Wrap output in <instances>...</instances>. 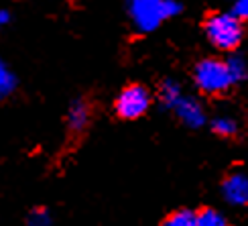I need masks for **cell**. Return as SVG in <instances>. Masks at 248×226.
<instances>
[{"label": "cell", "instance_id": "cell-1", "mask_svg": "<svg viewBox=\"0 0 248 226\" xmlns=\"http://www.w3.org/2000/svg\"><path fill=\"white\" fill-rule=\"evenodd\" d=\"M159 102L163 108L173 112V116L177 118L183 127L198 130L208 125V114L202 102L195 96H187L183 92L181 84L175 80H163L159 84Z\"/></svg>", "mask_w": 248, "mask_h": 226}, {"label": "cell", "instance_id": "cell-2", "mask_svg": "<svg viewBox=\"0 0 248 226\" xmlns=\"http://www.w3.org/2000/svg\"><path fill=\"white\" fill-rule=\"evenodd\" d=\"M181 13V0H126V15L139 33H155Z\"/></svg>", "mask_w": 248, "mask_h": 226}, {"label": "cell", "instance_id": "cell-3", "mask_svg": "<svg viewBox=\"0 0 248 226\" xmlns=\"http://www.w3.org/2000/svg\"><path fill=\"white\" fill-rule=\"evenodd\" d=\"M203 35L214 49L232 53L240 49L244 41V23L230 10L210 13L203 18Z\"/></svg>", "mask_w": 248, "mask_h": 226}, {"label": "cell", "instance_id": "cell-4", "mask_svg": "<svg viewBox=\"0 0 248 226\" xmlns=\"http://www.w3.org/2000/svg\"><path fill=\"white\" fill-rule=\"evenodd\" d=\"M193 86L205 96H224L236 86L226 57H203L193 65Z\"/></svg>", "mask_w": 248, "mask_h": 226}, {"label": "cell", "instance_id": "cell-5", "mask_svg": "<svg viewBox=\"0 0 248 226\" xmlns=\"http://www.w3.org/2000/svg\"><path fill=\"white\" fill-rule=\"evenodd\" d=\"M153 104L151 90L144 84H128L124 86L114 100V112L120 120H139L149 112Z\"/></svg>", "mask_w": 248, "mask_h": 226}, {"label": "cell", "instance_id": "cell-6", "mask_svg": "<svg viewBox=\"0 0 248 226\" xmlns=\"http://www.w3.org/2000/svg\"><path fill=\"white\" fill-rule=\"evenodd\" d=\"M220 194L224 202L234 208L248 206V173L246 171H230L220 183Z\"/></svg>", "mask_w": 248, "mask_h": 226}, {"label": "cell", "instance_id": "cell-7", "mask_svg": "<svg viewBox=\"0 0 248 226\" xmlns=\"http://www.w3.org/2000/svg\"><path fill=\"white\" fill-rule=\"evenodd\" d=\"M92 120V104L88 102V98L78 96L69 102L67 112H65V129L71 137H79L84 135L90 127Z\"/></svg>", "mask_w": 248, "mask_h": 226}, {"label": "cell", "instance_id": "cell-8", "mask_svg": "<svg viewBox=\"0 0 248 226\" xmlns=\"http://www.w3.org/2000/svg\"><path fill=\"white\" fill-rule=\"evenodd\" d=\"M208 125L212 129V132L220 139H236L240 132V122L238 118H234L230 114H218L212 120H208Z\"/></svg>", "mask_w": 248, "mask_h": 226}, {"label": "cell", "instance_id": "cell-9", "mask_svg": "<svg viewBox=\"0 0 248 226\" xmlns=\"http://www.w3.org/2000/svg\"><path fill=\"white\" fill-rule=\"evenodd\" d=\"M16 88H18V78L15 74V69L0 57V102H4L6 98L13 96Z\"/></svg>", "mask_w": 248, "mask_h": 226}, {"label": "cell", "instance_id": "cell-10", "mask_svg": "<svg viewBox=\"0 0 248 226\" xmlns=\"http://www.w3.org/2000/svg\"><path fill=\"white\" fill-rule=\"evenodd\" d=\"M195 226H232V222L222 210L205 206L195 212Z\"/></svg>", "mask_w": 248, "mask_h": 226}, {"label": "cell", "instance_id": "cell-11", "mask_svg": "<svg viewBox=\"0 0 248 226\" xmlns=\"http://www.w3.org/2000/svg\"><path fill=\"white\" fill-rule=\"evenodd\" d=\"M226 64H228V69L230 74L234 78V84H244V81L248 80V59L238 53V51H232V53H228V57H226Z\"/></svg>", "mask_w": 248, "mask_h": 226}, {"label": "cell", "instance_id": "cell-12", "mask_svg": "<svg viewBox=\"0 0 248 226\" xmlns=\"http://www.w3.org/2000/svg\"><path fill=\"white\" fill-rule=\"evenodd\" d=\"M161 226H195V210L177 208L161 220Z\"/></svg>", "mask_w": 248, "mask_h": 226}, {"label": "cell", "instance_id": "cell-13", "mask_svg": "<svg viewBox=\"0 0 248 226\" xmlns=\"http://www.w3.org/2000/svg\"><path fill=\"white\" fill-rule=\"evenodd\" d=\"M25 222L27 226H51L53 224V214L45 206H35L27 212Z\"/></svg>", "mask_w": 248, "mask_h": 226}, {"label": "cell", "instance_id": "cell-14", "mask_svg": "<svg viewBox=\"0 0 248 226\" xmlns=\"http://www.w3.org/2000/svg\"><path fill=\"white\" fill-rule=\"evenodd\" d=\"M230 13L238 16L242 23H246V20H248V0H234Z\"/></svg>", "mask_w": 248, "mask_h": 226}, {"label": "cell", "instance_id": "cell-15", "mask_svg": "<svg viewBox=\"0 0 248 226\" xmlns=\"http://www.w3.org/2000/svg\"><path fill=\"white\" fill-rule=\"evenodd\" d=\"M10 23H13V13L8 8H0V29L8 27Z\"/></svg>", "mask_w": 248, "mask_h": 226}]
</instances>
